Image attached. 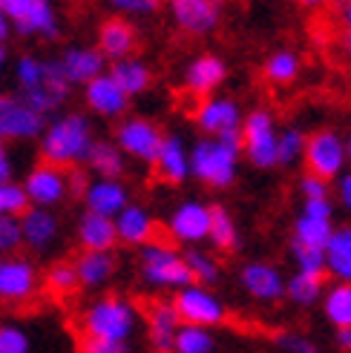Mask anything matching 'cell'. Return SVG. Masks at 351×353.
Wrapping results in <instances>:
<instances>
[{
  "mask_svg": "<svg viewBox=\"0 0 351 353\" xmlns=\"http://www.w3.org/2000/svg\"><path fill=\"white\" fill-rule=\"evenodd\" d=\"M239 161H242L239 135H219V138L202 135L190 147V175L214 190H225L236 181Z\"/></svg>",
  "mask_w": 351,
  "mask_h": 353,
  "instance_id": "6da1fadb",
  "label": "cell"
},
{
  "mask_svg": "<svg viewBox=\"0 0 351 353\" xmlns=\"http://www.w3.org/2000/svg\"><path fill=\"white\" fill-rule=\"evenodd\" d=\"M41 135H44V141H41L44 161L64 167V170L86 164V155H90V150L95 144L93 123L81 112H69V115L55 118Z\"/></svg>",
  "mask_w": 351,
  "mask_h": 353,
  "instance_id": "7a4b0ae2",
  "label": "cell"
},
{
  "mask_svg": "<svg viewBox=\"0 0 351 353\" xmlns=\"http://www.w3.org/2000/svg\"><path fill=\"white\" fill-rule=\"evenodd\" d=\"M138 310L121 296H104L84 310V336L95 339H113V342H127L135 330Z\"/></svg>",
  "mask_w": 351,
  "mask_h": 353,
  "instance_id": "3957f363",
  "label": "cell"
},
{
  "mask_svg": "<svg viewBox=\"0 0 351 353\" xmlns=\"http://www.w3.org/2000/svg\"><path fill=\"white\" fill-rule=\"evenodd\" d=\"M138 270H142V279L150 288L179 290V288H184L193 281V276L187 270V261H184V253H179L173 244L159 241V239H153L150 244L142 247Z\"/></svg>",
  "mask_w": 351,
  "mask_h": 353,
  "instance_id": "277c9868",
  "label": "cell"
},
{
  "mask_svg": "<svg viewBox=\"0 0 351 353\" xmlns=\"http://www.w3.org/2000/svg\"><path fill=\"white\" fill-rule=\"evenodd\" d=\"M239 141H242V155L256 167V170H274L276 167V141H279V127L271 110L256 107L242 115L239 127Z\"/></svg>",
  "mask_w": 351,
  "mask_h": 353,
  "instance_id": "5b68a950",
  "label": "cell"
},
{
  "mask_svg": "<svg viewBox=\"0 0 351 353\" xmlns=\"http://www.w3.org/2000/svg\"><path fill=\"white\" fill-rule=\"evenodd\" d=\"M303 161L305 172L320 175L325 181H337L340 175L348 170V158H345V141L334 130H317L305 138V150H303Z\"/></svg>",
  "mask_w": 351,
  "mask_h": 353,
  "instance_id": "8992f818",
  "label": "cell"
},
{
  "mask_svg": "<svg viewBox=\"0 0 351 353\" xmlns=\"http://www.w3.org/2000/svg\"><path fill=\"white\" fill-rule=\"evenodd\" d=\"M173 307H176V313H179L182 325H199V327H216V325L225 322V316H227L222 299L210 288L196 285V281H190V285L176 290Z\"/></svg>",
  "mask_w": 351,
  "mask_h": 353,
  "instance_id": "52a82bcc",
  "label": "cell"
},
{
  "mask_svg": "<svg viewBox=\"0 0 351 353\" xmlns=\"http://www.w3.org/2000/svg\"><path fill=\"white\" fill-rule=\"evenodd\" d=\"M331 230H334V201L331 199H308V201H303L300 216L294 219L291 244L323 250Z\"/></svg>",
  "mask_w": 351,
  "mask_h": 353,
  "instance_id": "ba28073f",
  "label": "cell"
},
{
  "mask_svg": "<svg viewBox=\"0 0 351 353\" xmlns=\"http://www.w3.org/2000/svg\"><path fill=\"white\" fill-rule=\"evenodd\" d=\"M69 90H73V83L66 81L61 63L58 61H41L38 81H35L32 90L21 92V98L29 103L35 112H41L46 118V115L58 112L64 107L66 98H69Z\"/></svg>",
  "mask_w": 351,
  "mask_h": 353,
  "instance_id": "9c48e42d",
  "label": "cell"
},
{
  "mask_svg": "<svg viewBox=\"0 0 351 353\" xmlns=\"http://www.w3.org/2000/svg\"><path fill=\"white\" fill-rule=\"evenodd\" d=\"M242 107L227 98V95H207L199 101L196 112H193V121L202 135L207 138H219V135H239L242 127Z\"/></svg>",
  "mask_w": 351,
  "mask_h": 353,
  "instance_id": "30bf717a",
  "label": "cell"
},
{
  "mask_svg": "<svg viewBox=\"0 0 351 353\" xmlns=\"http://www.w3.org/2000/svg\"><path fill=\"white\" fill-rule=\"evenodd\" d=\"M207 233H210V204L199 199H187L173 207L167 219V236L173 241L199 247L202 241H207Z\"/></svg>",
  "mask_w": 351,
  "mask_h": 353,
  "instance_id": "8fae6325",
  "label": "cell"
},
{
  "mask_svg": "<svg viewBox=\"0 0 351 353\" xmlns=\"http://www.w3.org/2000/svg\"><path fill=\"white\" fill-rule=\"evenodd\" d=\"M162 138H164V132L155 127L153 121H147V118H124L118 123V130H115V147L124 155L135 158V161L153 164L155 152H159V147H162Z\"/></svg>",
  "mask_w": 351,
  "mask_h": 353,
  "instance_id": "7c38bea8",
  "label": "cell"
},
{
  "mask_svg": "<svg viewBox=\"0 0 351 353\" xmlns=\"http://www.w3.org/2000/svg\"><path fill=\"white\" fill-rule=\"evenodd\" d=\"M170 14L182 32L205 38L222 23V0H170Z\"/></svg>",
  "mask_w": 351,
  "mask_h": 353,
  "instance_id": "4fadbf2b",
  "label": "cell"
},
{
  "mask_svg": "<svg viewBox=\"0 0 351 353\" xmlns=\"http://www.w3.org/2000/svg\"><path fill=\"white\" fill-rule=\"evenodd\" d=\"M38 293V270L26 259H0V302L23 305Z\"/></svg>",
  "mask_w": 351,
  "mask_h": 353,
  "instance_id": "5bb4252c",
  "label": "cell"
},
{
  "mask_svg": "<svg viewBox=\"0 0 351 353\" xmlns=\"http://www.w3.org/2000/svg\"><path fill=\"white\" fill-rule=\"evenodd\" d=\"M44 132V115L35 112L23 98L0 95V141L38 138Z\"/></svg>",
  "mask_w": 351,
  "mask_h": 353,
  "instance_id": "9a60e30c",
  "label": "cell"
},
{
  "mask_svg": "<svg viewBox=\"0 0 351 353\" xmlns=\"http://www.w3.org/2000/svg\"><path fill=\"white\" fill-rule=\"evenodd\" d=\"M23 192L32 204L38 207H55L61 204L69 192H66V170L55 167V164H38L29 175H26V184Z\"/></svg>",
  "mask_w": 351,
  "mask_h": 353,
  "instance_id": "2e32d148",
  "label": "cell"
},
{
  "mask_svg": "<svg viewBox=\"0 0 351 353\" xmlns=\"http://www.w3.org/2000/svg\"><path fill=\"white\" fill-rule=\"evenodd\" d=\"M84 101H86V107L101 118H121L130 107V98L110 78V72H101L90 83H84Z\"/></svg>",
  "mask_w": 351,
  "mask_h": 353,
  "instance_id": "e0dca14e",
  "label": "cell"
},
{
  "mask_svg": "<svg viewBox=\"0 0 351 353\" xmlns=\"http://www.w3.org/2000/svg\"><path fill=\"white\" fill-rule=\"evenodd\" d=\"M153 167L164 184H184L190 179V147L184 144V138L176 132L164 135L153 158Z\"/></svg>",
  "mask_w": 351,
  "mask_h": 353,
  "instance_id": "ac0fdd59",
  "label": "cell"
},
{
  "mask_svg": "<svg viewBox=\"0 0 351 353\" xmlns=\"http://www.w3.org/2000/svg\"><path fill=\"white\" fill-rule=\"evenodd\" d=\"M227 81V63L219 55H196L184 69V90L196 98L214 95Z\"/></svg>",
  "mask_w": 351,
  "mask_h": 353,
  "instance_id": "d6986e66",
  "label": "cell"
},
{
  "mask_svg": "<svg viewBox=\"0 0 351 353\" xmlns=\"http://www.w3.org/2000/svg\"><path fill=\"white\" fill-rule=\"evenodd\" d=\"M239 281L256 302H279L285 296V279L268 261H248L239 273Z\"/></svg>",
  "mask_w": 351,
  "mask_h": 353,
  "instance_id": "ffe728a7",
  "label": "cell"
},
{
  "mask_svg": "<svg viewBox=\"0 0 351 353\" xmlns=\"http://www.w3.org/2000/svg\"><path fill=\"white\" fill-rule=\"evenodd\" d=\"M81 199H84V204H86L90 213L107 216V219H115L121 210L130 204L127 187L121 184L118 179H95V181H90Z\"/></svg>",
  "mask_w": 351,
  "mask_h": 353,
  "instance_id": "44dd1931",
  "label": "cell"
},
{
  "mask_svg": "<svg viewBox=\"0 0 351 353\" xmlns=\"http://www.w3.org/2000/svg\"><path fill=\"white\" fill-rule=\"evenodd\" d=\"M135 43H138V34H135V26L127 21V17H110V21L101 23L98 52L107 61L130 58L135 52Z\"/></svg>",
  "mask_w": 351,
  "mask_h": 353,
  "instance_id": "7402d4cb",
  "label": "cell"
},
{
  "mask_svg": "<svg viewBox=\"0 0 351 353\" xmlns=\"http://www.w3.org/2000/svg\"><path fill=\"white\" fill-rule=\"evenodd\" d=\"M113 221H115V236H118V241L133 244V247L150 244V241L155 239V233H159V227H155V219L147 213L142 204H127Z\"/></svg>",
  "mask_w": 351,
  "mask_h": 353,
  "instance_id": "603a6c76",
  "label": "cell"
},
{
  "mask_svg": "<svg viewBox=\"0 0 351 353\" xmlns=\"http://www.w3.org/2000/svg\"><path fill=\"white\" fill-rule=\"evenodd\" d=\"M58 63H61L66 81L73 83V86L90 83L93 78H98L104 69H107V58H104L98 49H90V46H73V49H66L64 55L58 58Z\"/></svg>",
  "mask_w": 351,
  "mask_h": 353,
  "instance_id": "cb8c5ba5",
  "label": "cell"
},
{
  "mask_svg": "<svg viewBox=\"0 0 351 353\" xmlns=\"http://www.w3.org/2000/svg\"><path fill=\"white\" fill-rule=\"evenodd\" d=\"M179 313L173 302H153L147 307V336L155 353H173V339L179 330Z\"/></svg>",
  "mask_w": 351,
  "mask_h": 353,
  "instance_id": "d4e9b609",
  "label": "cell"
},
{
  "mask_svg": "<svg viewBox=\"0 0 351 353\" xmlns=\"http://www.w3.org/2000/svg\"><path fill=\"white\" fill-rule=\"evenodd\" d=\"M325 276L334 281H351V221L348 224H334L325 247Z\"/></svg>",
  "mask_w": 351,
  "mask_h": 353,
  "instance_id": "484cf974",
  "label": "cell"
},
{
  "mask_svg": "<svg viewBox=\"0 0 351 353\" xmlns=\"http://www.w3.org/2000/svg\"><path fill=\"white\" fill-rule=\"evenodd\" d=\"M21 236L32 250H46L58 239V219L46 207H29L21 216Z\"/></svg>",
  "mask_w": 351,
  "mask_h": 353,
  "instance_id": "4316f807",
  "label": "cell"
},
{
  "mask_svg": "<svg viewBox=\"0 0 351 353\" xmlns=\"http://www.w3.org/2000/svg\"><path fill=\"white\" fill-rule=\"evenodd\" d=\"M78 285L81 288H101L107 285L115 273V256L113 250H84L75 261Z\"/></svg>",
  "mask_w": 351,
  "mask_h": 353,
  "instance_id": "83f0119b",
  "label": "cell"
},
{
  "mask_svg": "<svg viewBox=\"0 0 351 353\" xmlns=\"http://www.w3.org/2000/svg\"><path fill=\"white\" fill-rule=\"evenodd\" d=\"M78 241L84 250H113L118 244L115 236V221L107 216H98V213H86L78 221Z\"/></svg>",
  "mask_w": 351,
  "mask_h": 353,
  "instance_id": "f1b7e54d",
  "label": "cell"
},
{
  "mask_svg": "<svg viewBox=\"0 0 351 353\" xmlns=\"http://www.w3.org/2000/svg\"><path fill=\"white\" fill-rule=\"evenodd\" d=\"M110 78L124 90L127 98L133 95H142L150 90V83H153V72H150V66L144 61H138V58H121V61H113V69H110Z\"/></svg>",
  "mask_w": 351,
  "mask_h": 353,
  "instance_id": "f546056e",
  "label": "cell"
},
{
  "mask_svg": "<svg viewBox=\"0 0 351 353\" xmlns=\"http://www.w3.org/2000/svg\"><path fill=\"white\" fill-rule=\"evenodd\" d=\"M21 34H41V38H58V14L52 0H35L23 12V17L15 21Z\"/></svg>",
  "mask_w": 351,
  "mask_h": 353,
  "instance_id": "4dcf8cb0",
  "label": "cell"
},
{
  "mask_svg": "<svg viewBox=\"0 0 351 353\" xmlns=\"http://www.w3.org/2000/svg\"><path fill=\"white\" fill-rule=\"evenodd\" d=\"M86 167L98 179H121V172H124V152L115 147V141H95L90 155H86Z\"/></svg>",
  "mask_w": 351,
  "mask_h": 353,
  "instance_id": "1f68e13d",
  "label": "cell"
},
{
  "mask_svg": "<svg viewBox=\"0 0 351 353\" xmlns=\"http://www.w3.org/2000/svg\"><path fill=\"white\" fill-rule=\"evenodd\" d=\"M323 313L334 327H351V281H334L323 290Z\"/></svg>",
  "mask_w": 351,
  "mask_h": 353,
  "instance_id": "d6a6232c",
  "label": "cell"
},
{
  "mask_svg": "<svg viewBox=\"0 0 351 353\" xmlns=\"http://www.w3.org/2000/svg\"><path fill=\"white\" fill-rule=\"evenodd\" d=\"M207 241L216 247V250L231 253L239 247V230H236V221L231 216V210L222 207V204H210V233Z\"/></svg>",
  "mask_w": 351,
  "mask_h": 353,
  "instance_id": "836d02e7",
  "label": "cell"
},
{
  "mask_svg": "<svg viewBox=\"0 0 351 353\" xmlns=\"http://www.w3.org/2000/svg\"><path fill=\"white\" fill-rule=\"evenodd\" d=\"M303 75V58L294 49H276L265 61V78L276 86H288Z\"/></svg>",
  "mask_w": 351,
  "mask_h": 353,
  "instance_id": "e575fe53",
  "label": "cell"
},
{
  "mask_svg": "<svg viewBox=\"0 0 351 353\" xmlns=\"http://www.w3.org/2000/svg\"><path fill=\"white\" fill-rule=\"evenodd\" d=\"M325 290V276H311V273H300L296 270L288 281H285V296L291 299L294 305L300 307H311L323 299Z\"/></svg>",
  "mask_w": 351,
  "mask_h": 353,
  "instance_id": "d590c367",
  "label": "cell"
},
{
  "mask_svg": "<svg viewBox=\"0 0 351 353\" xmlns=\"http://www.w3.org/2000/svg\"><path fill=\"white\" fill-rule=\"evenodd\" d=\"M184 261H187V270H190V276H193V281H196V285L210 288V285H216V281L222 279V264H219V259H216L214 253L202 250V247H190V250L184 253Z\"/></svg>",
  "mask_w": 351,
  "mask_h": 353,
  "instance_id": "8d00e7d4",
  "label": "cell"
},
{
  "mask_svg": "<svg viewBox=\"0 0 351 353\" xmlns=\"http://www.w3.org/2000/svg\"><path fill=\"white\" fill-rule=\"evenodd\" d=\"M173 353H214V336H210V327L179 325L176 339H173Z\"/></svg>",
  "mask_w": 351,
  "mask_h": 353,
  "instance_id": "74e56055",
  "label": "cell"
},
{
  "mask_svg": "<svg viewBox=\"0 0 351 353\" xmlns=\"http://www.w3.org/2000/svg\"><path fill=\"white\" fill-rule=\"evenodd\" d=\"M305 132L300 127H285L279 130L276 141V167H294L296 161H303V150H305Z\"/></svg>",
  "mask_w": 351,
  "mask_h": 353,
  "instance_id": "f35d334b",
  "label": "cell"
},
{
  "mask_svg": "<svg viewBox=\"0 0 351 353\" xmlns=\"http://www.w3.org/2000/svg\"><path fill=\"white\" fill-rule=\"evenodd\" d=\"M46 290L52 296H73L81 285H78V273H75V264L69 261H58L52 264V268L46 270Z\"/></svg>",
  "mask_w": 351,
  "mask_h": 353,
  "instance_id": "ab89813d",
  "label": "cell"
},
{
  "mask_svg": "<svg viewBox=\"0 0 351 353\" xmlns=\"http://www.w3.org/2000/svg\"><path fill=\"white\" fill-rule=\"evenodd\" d=\"M291 256L296 261V270L300 273H311V276H325V256L317 247H300L291 244Z\"/></svg>",
  "mask_w": 351,
  "mask_h": 353,
  "instance_id": "60d3db41",
  "label": "cell"
},
{
  "mask_svg": "<svg viewBox=\"0 0 351 353\" xmlns=\"http://www.w3.org/2000/svg\"><path fill=\"white\" fill-rule=\"evenodd\" d=\"M29 210V199L23 187H15V184H0V213L6 216H23Z\"/></svg>",
  "mask_w": 351,
  "mask_h": 353,
  "instance_id": "b9f144b4",
  "label": "cell"
},
{
  "mask_svg": "<svg viewBox=\"0 0 351 353\" xmlns=\"http://www.w3.org/2000/svg\"><path fill=\"white\" fill-rule=\"evenodd\" d=\"M274 345L283 350V353H323L317 345H314L308 336H303V333L296 330H283L274 336Z\"/></svg>",
  "mask_w": 351,
  "mask_h": 353,
  "instance_id": "7bdbcfd3",
  "label": "cell"
},
{
  "mask_svg": "<svg viewBox=\"0 0 351 353\" xmlns=\"http://www.w3.org/2000/svg\"><path fill=\"white\" fill-rule=\"evenodd\" d=\"M23 241L21 236V221H17L15 216H6V213H0V253H12L17 250Z\"/></svg>",
  "mask_w": 351,
  "mask_h": 353,
  "instance_id": "ee69618b",
  "label": "cell"
},
{
  "mask_svg": "<svg viewBox=\"0 0 351 353\" xmlns=\"http://www.w3.org/2000/svg\"><path fill=\"white\" fill-rule=\"evenodd\" d=\"M0 353H29V336L21 327L0 325Z\"/></svg>",
  "mask_w": 351,
  "mask_h": 353,
  "instance_id": "f6af8a7d",
  "label": "cell"
},
{
  "mask_svg": "<svg viewBox=\"0 0 351 353\" xmlns=\"http://www.w3.org/2000/svg\"><path fill=\"white\" fill-rule=\"evenodd\" d=\"M296 190H300L303 201H308V199H331V181L320 179V175H314V172H303Z\"/></svg>",
  "mask_w": 351,
  "mask_h": 353,
  "instance_id": "bcb514c9",
  "label": "cell"
},
{
  "mask_svg": "<svg viewBox=\"0 0 351 353\" xmlns=\"http://www.w3.org/2000/svg\"><path fill=\"white\" fill-rule=\"evenodd\" d=\"M110 3L118 12L133 14V17H147V14H155L162 9V0H110Z\"/></svg>",
  "mask_w": 351,
  "mask_h": 353,
  "instance_id": "7dc6e473",
  "label": "cell"
},
{
  "mask_svg": "<svg viewBox=\"0 0 351 353\" xmlns=\"http://www.w3.org/2000/svg\"><path fill=\"white\" fill-rule=\"evenodd\" d=\"M81 353H130L127 342H113V339H95V336H84L81 339Z\"/></svg>",
  "mask_w": 351,
  "mask_h": 353,
  "instance_id": "c3c4849f",
  "label": "cell"
},
{
  "mask_svg": "<svg viewBox=\"0 0 351 353\" xmlns=\"http://www.w3.org/2000/svg\"><path fill=\"white\" fill-rule=\"evenodd\" d=\"M38 75H41V61L38 58L26 55V58L17 61V83H21V92L32 90L35 81H38Z\"/></svg>",
  "mask_w": 351,
  "mask_h": 353,
  "instance_id": "681fc988",
  "label": "cell"
},
{
  "mask_svg": "<svg viewBox=\"0 0 351 353\" xmlns=\"http://www.w3.org/2000/svg\"><path fill=\"white\" fill-rule=\"evenodd\" d=\"M86 184H90V175H86V170H81V167H66V192H69V196L81 199L84 190H86Z\"/></svg>",
  "mask_w": 351,
  "mask_h": 353,
  "instance_id": "f907efd6",
  "label": "cell"
},
{
  "mask_svg": "<svg viewBox=\"0 0 351 353\" xmlns=\"http://www.w3.org/2000/svg\"><path fill=\"white\" fill-rule=\"evenodd\" d=\"M334 192H337V201H340V207L348 213V219H351V170H345L340 179H337V187H334Z\"/></svg>",
  "mask_w": 351,
  "mask_h": 353,
  "instance_id": "816d5d0a",
  "label": "cell"
},
{
  "mask_svg": "<svg viewBox=\"0 0 351 353\" xmlns=\"http://www.w3.org/2000/svg\"><path fill=\"white\" fill-rule=\"evenodd\" d=\"M32 3H35V0H0V9H3V14L15 23L17 17H23V12H26Z\"/></svg>",
  "mask_w": 351,
  "mask_h": 353,
  "instance_id": "f5cc1de1",
  "label": "cell"
},
{
  "mask_svg": "<svg viewBox=\"0 0 351 353\" xmlns=\"http://www.w3.org/2000/svg\"><path fill=\"white\" fill-rule=\"evenodd\" d=\"M9 179H12V161H9L3 141H0V184H9Z\"/></svg>",
  "mask_w": 351,
  "mask_h": 353,
  "instance_id": "db71d44e",
  "label": "cell"
},
{
  "mask_svg": "<svg viewBox=\"0 0 351 353\" xmlns=\"http://www.w3.org/2000/svg\"><path fill=\"white\" fill-rule=\"evenodd\" d=\"M340 3V23H343V32L351 34V0H337Z\"/></svg>",
  "mask_w": 351,
  "mask_h": 353,
  "instance_id": "11a10c76",
  "label": "cell"
},
{
  "mask_svg": "<svg viewBox=\"0 0 351 353\" xmlns=\"http://www.w3.org/2000/svg\"><path fill=\"white\" fill-rule=\"evenodd\" d=\"M337 347L351 353V327H337Z\"/></svg>",
  "mask_w": 351,
  "mask_h": 353,
  "instance_id": "9f6ffc18",
  "label": "cell"
},
{
  "mask_svg": "<svg viewBox=\"0 0 351 353\" xmlns=\"http://www.w3.org/2000/svg\"><path fill=\"white\" fill-rule=\"evenodd\" d=\"M296 3H300L303 9H308V12H317V9H325L331 0H296Z\"/></svg>",
  "mask_w": 351,
  "mask_h": 353,
  "instance_id": "6f0895ef",
  "label": "cell"
},
{
  "mask_svg": "<svg viewBox=\"0 0 351 353\" xmlns=\"http://www.w3.org/2000/svg\"><path fill=\"white\" fill-rule=\"evenodd\" d=\"M340 52H343V55L351 61V34H348V32H343V34H340Z\"/></svg>",
  "mask_w": 351,
  "mask_h": 353,
  "instance_id": "680465c9",
  "label": "cell"
},
{
  "mask_svg": "<svg viewBox=\"0 0 351 353\" xmlns=\"http://www.w3.org/2000/svg\"><path fill=\"white\" fill-rule=\"evenodd\" d=\"M9 23H12V21L3 14V9H0V43L6 41V34H9Z\"/></svg>",
  "mask_w": 351,
  "mask_h": 353,
  "instance_id": "91938a15",
  "label": "cell"
},
{
  "mask_svg": "<svg viewBox=\"0 0 351 353\" xmlns=\"http://www.w3.org/2000/svg\"><path fill=\"white\" fill-rule=\"evenodd\" d=\"M343 141H345V158H348V170H351V132Z\"/></svg>",
  "mask_w": 351,
  "mask_h": 353,
  "instance_id": "94428289",
  "label": "cell"
},
{
  "mask_svg": "<svg viewBox=\"0 0 351 353\" xmlns=\"http://www.w3.org/2000/svg\"><path fill=\"white\" fill-rule=\"evenodd\" d=\"M3 66H6V49L0 46V72H3Z\"/></svg>",
  "mask_w": 351,
  "mask_h": 353,
  "instance_id": "6125c7cd",
  "label": "cell"
}]
</instances>
